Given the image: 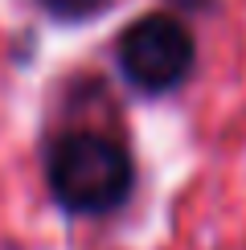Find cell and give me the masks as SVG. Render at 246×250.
<instances>
[{
  "mask_svg": "<svg viewBox=\"0 0 246 250\" xmlns=\"http://www.w3.org/2000/svg\"><path fill=\"white\" fill-rule=\"evenodd\" d=\"M49 193L70 213H107L119 209L131 193V160L115 140L99 131H70L54 140L45 160Z\"/></svg>",
  "mask_w": 246,
  "mask_h": 250,
  "instance_id": "obj_1",
  "label": "cell"
},
{
  "mask_svg": "<svg viewBox=\"0 0 246 250\" xmlns=\"http://www.w3.org/2000/svg\"><path fill=\"white\" fill-rule=\"evenodd\" d=\"M193 33L168 13H148L131 21L119 37V70L136 90L164 95L181 86L193 70Z\"/></svg>",
  "mask_w": 246,
  "mask_h": 250,
  "instance_id": "obj_2",
  "label": "cell"
},
{
  "mask_svg": "<svg viewBox=\"0 0 246 250\" xmlns=\"http://www.w3.org/2000/svg\"><path fill=\"white\" fill-rule=\"evenodd\" d=\"M41 8H45L49 17H58V21H86V17H95L107 0H37Z\"/></svg>",
  "mask_w": 246,
  "mask_h": 250,
  "instance_id": "obj_3",
  "label": "cell"
}]
</instances>
